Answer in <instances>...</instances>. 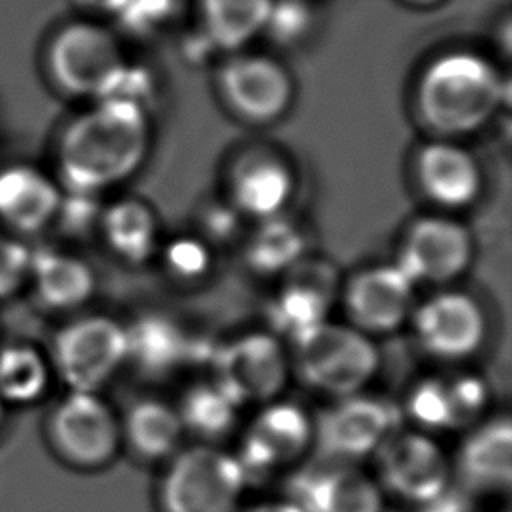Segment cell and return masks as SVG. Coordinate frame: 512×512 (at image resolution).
Here are the masks:
<instances>
[{
  "instance_id": "6da1fadb",
  "label": "cell",
  "mask_w": 512,
  "mask_h": 512,
  "mask_svg": "<svg viewBox=\"0 0 512 512\" xmlns=\"http://www.w3.org/2000/svg\"><path fill=\"white\" fill-rule=\"evenodd\" d=\"M150 146V108L120 96L94 100L60 132L56 178L62 188L102 194L134 176Z\"/></svg>"
},
{
  "instance_id": "7a4b0ae2",
  "label": "cell",
  "mask_w": 512,
  "mask_h": 512,
  "mask_svg": "<svg viewBox=\"0 0 512 512\" xmlns=\"http://www.w3.org/2000/svg\"><path fill=\"white\" fill-rule=\"evenodd\" d=\"M508 100V78L476 50L434 56L414 84V110L436 138L458 140L488 126Z\"/></svg>"
},
{
  "instance_id": "3957f363",
  "label": "cell",
  "mask_w": 512,
  "mask_h": 512,
  "mask_svg": "<svg viewBox=\"0 0 512 512\" xmlns=\"http://www.w3.org/2000/svg\"><path fill=\"white\" fill-rule=\"evenodd\" d=\"M46 66L64 94L94 102L116 90L130 62L120 36L108 24L76 20L50 40Z\"/></svg>"
},
{
  "instance_id": "277c9868",
  "label": "cell",
  "mask_w": 512,
  "mask_h": 512,
  "mask_svg": "<svg viewBox=\"0 0 512 512\" xmlns=\"http://www.w3.org/2000/svg\"><path fill=\"white\" fill-rule=\"evenodd\" d=\"M246 486L236 454L198 442L170 458L158 500L162 512H238Z\"/></svg>"
},
{
  "instance_id": "5b68a950",
  "label": "cell",
  "mask_w": 512,
  "mask_h": 512,
  "mask_svg": "<svg viewBox=\"0 0 512 512\" xmlns=\"http://www.w3.org/2000/svg\"><path fill=\"white\" fill-rule=\"evenodd\" d=\"M292 350V366L302 382L332 398L364 392L380 368L374 338L352 324L328 320Z\"/></svg>"
},
{
  "instance_id": "8992f818",
  "label": "cell",
  "mask_w": 512,
  "mask_h": 512,
  "mask_svg": "<svg viewBox=\"0 0 512 512\" xmlns=\"http://www.w3.org/2000/svg\"><path fill=\"white\" fill-rule=\"evenodd\" d=\"M46 352L66 390L100 392L128 362L126 326L108 314L74 316L58 328Z\"/></svg>"
},
{
  "instance_id": "52a82bcc",
  "label": "cell",
  "mask_w": 512,
  "mask_h": 512,
  "mask_svg": "<svg viewBox=\"0 0 512 512\" xmlns=\"http://www.w3.org/2000/svg\"><path fill=\"white\" fill-rule=\"evenodd\" d=\"M46 438L66 464L96 470L110 464L122 446L120 416L100 392L66 390L48 412Z\"/></svg>"
},
{
  "instance_id": "ba28073f",
  "label": "cell",
  "mask_w": 512,
  "mask_h": 512,
  "mask_svg": "<svg viewBox=\"0 0 512 512\" xmlns=\"http://www.w3.org/2000/svg\"><path fill=\"white\" fill-rule=\"evenodd\" d=\"M216 88L234 116L256 126L280 120L296 96L294 76L280 58L246 48L224 56Z\"/></svg>"
},
{
  "instance_id": "9c48e42d",
  "label": "cell",
  "mask_w": 512,
  "mask_h": 512,
  "mask_svg": "<svg viewBox=\"0 0 512 512\" xmlns=\"http://www.w3.org/2000/svg\"><path fill=\"white\" fill-rule=\"evenodd\" d=\"M208 364L212 380L240 406L276 400L292 368L286 344L266 330L244 332L214 346Z\"/></svg>"
},
{
  "instance_id": "30bf717a",
  "label": "cell",
  "mask_w": 512,
  "mask_h": 512,
  "mask_svg": "<svg viewBox=\"0 0 512 512\" xmlns=\"http://www.w3.org/2000/svg\"><path fill=\"white\" fill-rule=\"evenodd\" d=\"M400 422L402 410L386 398L364 392L336 398L314 418V446L320 458L358 464L374 456Z\"/></svg>"
},
{
  "instance_id": "8fae6325",
  "label": "cell",
  "mask_w": 512,
  "mask_h": 512,
  "mask_svg": "<svg viewBox=\"0 0 512 512\" xmlns=\"http://www.w3.org/2000/svg\"><path fill=\"white\" fill-rule=\"evenodd\" d=\"M314 446V418L296 402L272 400L246 426L236 458L248 486L298 462Z\"/></svg>"
},
{
  "instance_id": "7c38bea8",
  "label": "cell",
  "mask_w": 512,
  "mask_h": 512,
  "mask_svg": "<svg viewBox=\"0 0 512 512\" xmlns=\"http://www.w3.org/2000/svg\"><path fill=\"white\" fill-rule=\"evenodd\" d=\"M378 484L400 500L422 506L452 486V462L422 430H396L374 454Z\"/></svg>"
},
{
  "instance_id": "4fadbf2b",
  "label": "cell",
  "mask_w": 512,
  "mask_h": 512,
  "mask_svg": "<svg viewBox=\"0 0 512 512\" xmlns=\"http://www.w3.org/2000/svg\"><path fill=\"white\" fill-rule=\"evenodd\" d=\"M284 278L268 304V322L274 336L294 346L330 320L340 292L338 270L326 260L304 256Z\"/></svg>"
},
{
  "instance_id": "5bb4252c",
  "label": "cell",
  "mask_w": 512,
  "mask_h": 512,
  "mask_svg": "<svg viewBox=\"0 0 512 512\" xmlns=\"http://www.w3.org/2000/svg\"><path fill=\"white\" fill-rule=\"evenodd\" d=\"M410 322L418 344L434 358L460 362L474 356L488 336L482 304L462 290H438L414 306Z\"/></svg>"
},
{
  "instance_id": "9a60e30c",
  "label": "cell",
  "mask_w": 512,
  "mask_h": 512,
  "mask_svg": "<svg viewBox=\"0 0 512 512\" xmlns=\"http://www.w3.org/2000/svg\"><path fill=\"white\" fill-rule=\"evenodd\" d=\"M474 260L470 228L448 214L416 218L404 232L396 262L416 284H448Z\"/></svg>"
},
{
  "instance_id": "2e32d148",
  "label": "cell",
  "mask_w": 512,
  "mask_h": 512,
  "mask_svg": "<svg viewBox=\"0 0 512 512\" xmlns=\"http://www.w3.org/2000/svg\"><path fill=\"white\" fill-rule=\"evenodd\" d=\"M416 282L394 260L358 270L340 290L350 324L370 336L406 324L416 306Z\"/></svg>"
},
{
  "instance_id": "e0dca14e",
  "label": "cell",
  "mask_w": 512,
  "mask_h": 512,
  "mask_svg": "<svg viewBox=\"0 0 512 512\" xmlns=\"http://www.w3.org/2000/svg\"><path fill=\"white\" fill-rule=\"evenodd\" d=\"M288 500L304 512H382L384 492L358 464L320 458L294 472Z\"/></svg>"
},
{
  "instance_id": "ac0fdd59",
  "label": "cell",
  "mask_w": 512,
  "mask_h": 512,
  "mask_svg": "<svg viewBox=\"0 0 512 512\" xmlns=\"http://www.w3.org/2000/svg\"><path fill=\"white\" fill-rule=\"evenodd\" d=\"M296 190V174L284 154L252 146L236 156L228 174V202L244 216L264 220L286 212Z\"/></svg>"
},
{
  "instance_id": "d6986e66",
  "label": "cell",
  "mask_w": 512,
  "mask_h": 512,
  "mask_svg": "<svg viewBox=\"0 0 512 512\" xmlns=\"http://www.w3.org/2000/svg\"><path fill=\"white\" fill-rule=\"evenodd\" d=\"M420 192L442 210H462L474 204L484 186L478 158L458 140L434 138L414 158Z\"/></svg>"
},
{
  "instance_id": "ffe728a7",
  "label": "cell",
  "mask_w": 512,
  "mask_h": 512,
  "mask_svg": "<svg viewBox=\"0 0 512 512\" xmlns=\"http://www.w3.org/2000/svg\"><path fill=\"white\" fill-rule=\"evenodd\" d=\"M62 184L32 162L0 166V228L26 238L54 226Z\"/></svg>"
},
{
  "instance_id": "44dd1931",
  "label": "cell",
  "mask_w": 512,
  "mask_h": 512,
  "mask_svg": "<svg viewBox=\"0 0 512 512\" xmlns=\"http://www.w3.org/2000/svg\"><path fill=\"white\" fill-rule=\"evenodd\" d=\"M126 340L128 362L152 378L170 376L196 362H210L214 350L186 332L174 318L158 312L142 314L128 324Z\"/></svg>"
},
{
  "instance_id": "7402d4cb",
  "label": "cell",
  "mask_w": 512,
  "mask_h": 512,
  "mask_svg": "<svg viewBox=\"0 0 512 512\" xmlns=\"http://www.w3.org/2000/svg\"><path fill=\"white\" fill-rule=\"evenodd\" d=\"M466 492H502L512 482V422L508 416L482 418L468 428L456 456Z\"/></svg>"
},
{
  "instance_id": "603a6c76",
  "label": "cell",
  "mask_w": 512,
  "mask_h": 512,
  "mask_svg": "<svg viewBox=\"0 0 512 512\" xmlns=\"http://www.w3.org/2000/svg\"><path fill=\"white\" fill-rule=\"evenodd\" d=\"M34 298L52 312L82 308L96 290L94 268L60 246H32L28 284Z\"/></svg>"
},
{
  "instance_id": "cb8c5ba5",
  "label": "cell",
  "mask_w": 512,
  "mask_h": 512,
  "mask_svg": "<svg viewBox=\"0 0 512 512\" xmlns=\"http://www.w3.org/2000/svg\"><path fill=\"white\" fill-rule=\"evenodd\" d=\"M274 0H198V32L212 50H244L264 34Z\"/></svg>"
},
{
  "instance_id": "d4e9b609",
  "label": "cell",
  "mask_w": 512,
  "mask_h": 512,
  "mask_svg": "<svg viewBox=\"0 0 512 512\" xmlns=\"http://www.w3.org/2000/svg\"><path fill=\"white\" fill-rule=\"evenodd\" d=\"M98 230L106 246L128 264L148 262L160 248L156 212L140 198H118L104 204Z\"/></svg>"
},
{
  "instance_id": "484cf974",
  "label": "cell",
  "mask_w": 512,
  "mask_h": 512,
  "mask_svg": "<svg viewBox=\"0 0 512 512\" xmlns=\"http://www.w3.org/2000/svg\"><path fill=\"white\" fill-rule=\"evenodd\" d=\"M122 444L144 460H170L184 438V426L178 408L160 398H142L134 402L120 418Z\"/></svg>"
},
{
  "instance_id": "4316f807",
  "label": "cell",
  "mask_w": 512,
  "mask_h": 512,
  "mask_svg": "<svg viewBox=\"0 0 512 512\" xmlns=\"http://www.w3.org/2000/svg\"><path fill=\"white\" fill-rule=\"evenodd\" d=\"M54 380L48 352L40 346L24 340L0 342V398L8 408L38 404Z\"/></svg>"
},
{
  "instance_id": "83f0119b",
  "label": "cell",
  "mask_w": 512,
  "mask_h": 512,
  "mask_svg": "<svg viewBox=\"0 0 512 512\" xmlns=\"http://www.w3.org/2000/svg\"><path fill=\"white\" fill-rule=\"evenodd\" d=\"M306 230L288 212L256 220L244 240L246 264L260 276L286 274L306 256Z\"/></svg>"
},
{
  "instance_id": "f1b7e54d",
  "label": "cell",
  "mask_w": 512,
  "mask_h": 512,
  "mask_svg": "<svg viewBox=\"0 0 512 512\" xmlns=\"http://www.w3.org/2000/svg\"><path fill=\"white\" fill-rule=\"evenodd\" d=\"M176 408L184 432L210 444L234 430L242 406L218 382L210 380L188 388Z\"/></svg>"
},
{
  "instance_id": "f546056e",
  "label": "cell",
  "mask_w": 512,
  "mask_h": 512,
  "mask_svg": "<svg viewBox=\"0 0 512 512\" xmlns=\"http://www.w3.org/2000/svg\"><path fill=\"white\" fill-rule=\"evenodd\" d=\"M404 412L422 432L456 430L446 374L418 380L406 396Z\"/></svg>"
},
{
  "instance_id": "4dcf8cb0",
  "label": "cell",
  "mask_w": 512,
  "mask_h": 512,
  "mask_svg": "<svg viewBox=\"0 0 512 512\" xmlns=\"http://www.w3.org/2000/svg\"><path fill=\"white\" fill-rule=\"evenodd\" d=\"M162 262L178 280H200L212 268L214 248L200 234H180L162 246Z\"/></svg>"
},
{
  "instance_id": "1f68e13d",
  "label": "cell",
  "mask_w": 512,
  "mask_h": 512,
  "mask_svg": "<svg viewBox=\"0 0 512 512\" xmlns=\"http://www.w3.org/2000/svg\"><path fill=\"white\" fill-rule=\"evenodd\" d=\"M102 210L104 204L100 202V194L62 188V200L54 226H60L68 236L82 238L98 230Z\"/></svg>"
},
{
  "instance_id": "d6a6232c",
  "label": "cell",
  "mask_w": 512,
  "mask_h": 512,
  "mask_svg": "<svg viewBox=\"0 0 512 512\" xmlns=\"http://www.w3.org/2000/svg\"><path fill=\"white\" fill-rule=\"evenodd\" d=\"M30 258L32 246L26 238L0 228V300H8L26 288Z\"/></svg>"
},
{
  "instance_id": "836d02e7",
  "label": "cell",
  "mask_w": 512,
  "mask_h": 512,
  "mask_svg": "<svg viewBox=\"0 0 512 512\" xmlns=\"http://www.w3.org/2000/svg\"><path fill=\"white\" fill-rule=\"evenodd\" d=\"M244 216L230 202H212L200 214V236L214 248L228 244L242 232Z\"/></svg>"
},
{
  "instance_id": "e575fe53",
  "label": "cell",
  "mask_w": 512,
  "mask_h": 512,
  "mask_svg": "<svg viewBox=\"0 0 512 512\" xmlns=\"http://www.w3.org/2000/svg\"><path fill=\"white\" fill-rule=\"evenodd\" d=\"M176 12V0H126L114 16L130 30L150 32L166 24Z\"/></svg>"
},
{
  "instance_id": "d590c367",
  "label": "cell",
  "mask_w": 512,
  "mask_h": 512,
  "mask_svg": "<svg viewBox=\"0 0 512 512\" xmlns=\"http://www.w3.org/2000/svg\"><path fill=\"white\" fill-rule=\"evenodd\" d=\"M416 508L418 512H470V492H466L462 486L458 490L452 484L440 496Z\"/></svg>"
},
{
  "instance_id": "8d00e7d4",
  "label": "cell",
  "mask_w": 512,
  "mask_h": 512,
  "mask_svg": "<svg viewBox=\"0 0 512 512\" xmlns=\"http://www.w3.org/2000/svg\"><path fill=\"white\" fill-rule=\"evenodd\" d=\"M124 4L126 0H76V6L100 16H116Z\"/></svg>"
},
{
  "instance_id": "74e56055",
  "label": "cell",
  "mask_w": 512,
  "mask_h": 512,
  "mask_svg": "<svg viewBox=\"0 0 512 512\" xmlns=\"http://www.w3.org/2000/svg\"><path fill=\"white\" fill-rule=\"evenodd\" d=\"M244 512H304L302 508H298L294 502L286 500H274V502H262L256 506L246 508Z\"/></svg>"
},
{
  "instance_id": "f35d334b",
  "label": "cell",
  "mask_w": 512,
  "mask_h": 512,
  "mask_svg": "<svg viewBox=\"0 0 512 512\" xmlns=\"http://www.w3.org/2000/svg\"><path fill=\"white\" fill-rule=\"evenodd\" d=\"M406 4H412V6H418V8H430V6H436L440 4L442 0H404Z\"/></svg>"
},
{
  "instance_id": "ab89813d",
  "label": "cell",
  "mask_w": 512,
  "mask_h": 512,
  "mask_svg": "<svg viewBox=\"0 0 512 512\" xmlns=\"http://www.w3.org/2000/svg\"><path fill=\"white\" fill-rule=\"evenodd\" d=\"M6 414H8V406H6V404H4V400L0 398V430H2L4 422H6Z\"/></svg>"
}]
</instances>
